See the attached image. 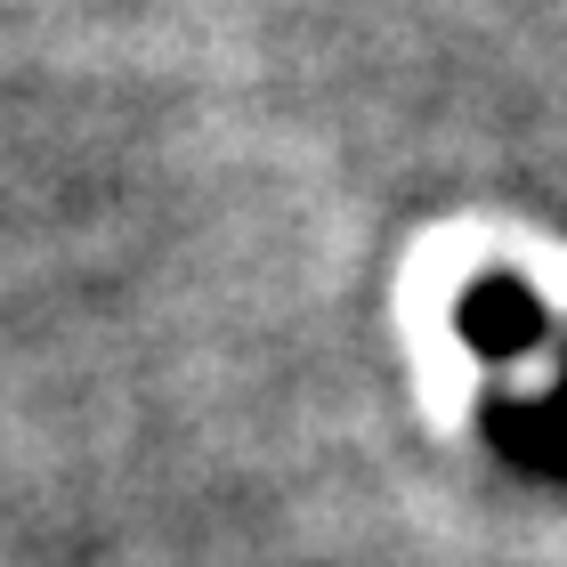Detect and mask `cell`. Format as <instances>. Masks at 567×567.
<instances>
[{
	"instance_id": "1",
	"label": "cell",
	"mask_w": 567,
	"mask_h": 567,
	"mask_svg": "<svg viewBox=\"0 0 567 567\" xmlns=\"http://www.w3.org/2000/svg\"><path fill=\"white\" fill-rule=\"evenodd\" d=\"M454 332L471 341V357H486V365H519V357L551 332V317H544V300H535L519 276H478L471 292L454 300Z\"/></svg>"
},
{
	"instance_id": "2",
	"label": "cell",
	"mask_w": 567,
	"mask_h": 567,
	"mask_svg": "<svg viewBox=\"0 0 567 567\" xmlns=\"http://www.w3.org/2000/svg\"><path fill=\"white\" fill-rule=\"evenodd\" d=\"M486 437L503 462H519L527 478L567 486V365L551 398H486Z\"/></svg>"
}]
</instances>
